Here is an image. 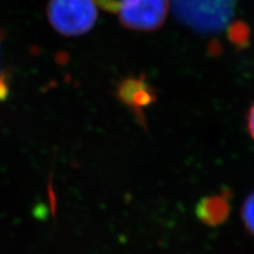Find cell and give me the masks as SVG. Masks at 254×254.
Returning <instances> with one entry per match:
<instances>
[{"instance_id":"obj_1","label":"cell","mask_w":254,"mask_h":254,"mask_svg":"<svg viewBox=\"0 0 254 254\" xmlns=\"http://www.w3.org/2000/svg\"><path fill=\"white\" fill-rule=\"evenodd\" d=\"M238 0H170V7L185 26L201 34H217L231 23Z\"/></svg>"},{"instance_id":"obj_2","label":"cell","mask_w":254,"mask_h":254,"mask_svg":"<svg viewBox=\"0 0 254 254\" xmlns=\"http://www.w3.org/2000/svg\"><path fill=\"white\" fill-rule=\"evenodd\" d=\"M100 5L102 0H50L48 16L61 34L82 35L95 25Z\"/></svg>"},{"instance_id":"obj_3","label":"cell","mask_w":254,"mask_h":254,"mask_svg":"<svg viewBox=\"0 0 254 254\" xmlns=\"http://www.w3.org/2000/svg\"><path fill=\"white\" fill-rule=\"evenodd\" d=\"M170 9V0H114L113 4L122 25L136 31L160 28Z\"/></svg>"},{"instance_id":"obj_4","label":"cell","mask_w":254,"mask_h":254,"mask_svg":"<svg viewBox=\"0 0 254 254\" xmlns=\"http://www.w3.org/2000/svg\"><path fill=\"white\" fill-rule=\"evenodd\" d=\"M197 215L209 225H218L229 215V203L220 196L206 197L197 206Z\"/></svg>"},{"instance_id":"obj_5","label":"cell","mask_w":254,"mask_h":254,"mask_svg":"<svg viewBox=\"0 0 254 254\" xmlns=\"http://www.w3.org/2000/svg\"><path fill=\"white\" fill-rule=\"evenodd\" d=\"M121 97L133 106L146 105L152 101V94L146 90V87L137 81H126L121 88Z\"/></svg>"},{"instance_id":"obj_6","label":"cell","mask_w":254,"mask_h":254,"mask_svg":"<svg viewBox=\"0 0 254 254\" xmlns=\"http://www.w3.org/2000/svg\"><path fill=\"white\" fill-rule=\"evenodd\" d=\"M243 218L249 231L254 234V194L248 197L243 208Z\"/></svg>"},{"instance_id":"obj_7","label":"cell","mask_w":254,"mask_h":254,"mask_svg":"<svg viewBox=\"0 0 254 254\" xmlns=\"http://www.w3.org/2000/svg\"><path fill=\"white\" fill-rule=\"evenodd\" d=\"M248 129L251 137L254 139V105L250 108L248 114Z\"/></svg>"}]
</instances>
